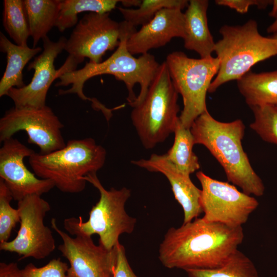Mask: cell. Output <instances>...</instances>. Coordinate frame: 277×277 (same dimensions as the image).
Listing matches in <instances>:
<instances>
[{
  "mask_svg": "<svg viewBox=\"0 0 277 277\" xmlns=\"http://www.w3.org/2000/svg\"><path fill=\"white\" fill-rule=\"evenodd\" d=\"M173 133V144L164 155L178 171L190 175L200 168L199 159L193 151L195 144L190 128L184 127L179 120Z\"/></svg>",
  "mask_w": 277,
  "mask_h": 277,
  "instance_id": "7402d4cb",
  "label": "cell"
},
{
  "mask_svg": "<svg viewBox=\"0 0 277 277\" xmlns=\"http://www.w3.org/2000/svg\"><path fill=\"white\" fill-rule=\"evenodd\" d=\"M117 0H61L55 27L62 32L77 24L78 14L83 12L109 13Z\"/></svg>",
  "mask_w": 277,
  "mask_h": 277,
  "instance_id": "603a6c76",
  "label": "cell"
},
{
  "mask_svg": "<svg viewBox=\"0 0 277 277\" xmlns=\"http://www.w3.org/2000/svg\"><path fill=\"white\" fill-rule=\"evenodd\" d=\"M84 179L98 190L100 199L89 211L87 221L84 222L81 216L66 218L64 227L72 235L97 234L99 244L111 250L119 242L121 234H130L134 230L136 220L129 215L125 209L131 190L126 187L106 189L96 173H90Z\"/></svg>",
  "mask_w": 277,
  "mask_h": 277,
  "instance_id": "52a82bcc",
  "label": "cell"
},
{
  "mask_svg": "<svg viewBox=\"0 0 277 277\" xmlns=\"http://www.w3.org/2000/svg\"><path fill=\"white\" fill-rule=\"evenodd\" d=\"M275 106L277 108V104L276 105H275Z\"/></svg>",
  "mask_w": 277,
  "mask_h": 277,
  "instance_id": "8d00e7d4",
  "label": "cell"
},
{
  "mask_svg": "<svg viewBox=\"0 0 277 277\" xmlns=\"http://www.w3.org/2000/svg\"><path fill=\"white\" fill-rule=\"evenodd\" d=\"M113 250L115 258L113 277H138L129 264L124 246L118 242Z\"/></svg>",
  "mask_w": 277,
  "mask_h": 277,
  "instance_id": "f546056e",
  "label": "cell"
},
{
  "mask_svg": "<svg viewBox=\"0 0 277 277\" xmlns=\"http://www.w3.org/2000/svg\"><path fill=\"white\" fill-rule=\"evenodd\" d=\"M215 3L220 6L228 7L241 13H246L251 6H256L259 9H264L270 4V0H216Z\"/></svg>",
  "mask_w": 277,
  "mask_h": 277,
  "instance_id": "4dcf8cb0",
  "label": "cell"
},
{
  "mask_svg": "<svg viewBox=\"0 0 277 277\" xmlns=\"http://www.w3.org/2000/svg\"><path fill=\"white\" fill-rule=\"evenodd\" d=\"M43 50L31 62L28 70H34L31 82L21 88H12L7 96L16 108H42L45 106L48 90L56 78L65 73L61 67L55 68L54 63L58 55L65 49L67 39L61 37L53 42L47 36L42 39Z\"/></svg>",
  "mask_w": 277,
  "mask_h": 277,
  "instance_id": "9a60e30c",
  "label": "cell"
},
{
  "mask_svg": "<svg viewBox=\"0 0 277 277\" xmlns=\"http://www.w3.org/2000/svg\"><path fill=\"white\" fill-rule=\"evenodd\" d=\"M142 2L141 0H121L120 2L122 4L123 6L127 8L132 6L138 7L141 5Z\"/></svg>",
  "mask_w": 277,
  "mask_h": 277,
  "instance_id": "d6a6232c",
  "label": "cell"
},
{
  "mask_svg": "<svg viewBox=\"0 0 277 277\" xmlns=\"http://www.w3.org/2000/svg\"><path fill=\"white\" fill-rule=\"evenodd\" d=\"M64 125L52 109L13 107L0 119V141L13 137L19 131L28 135L29 143L38 147L42 154H48L64 148L66 143L61 129Z\"/></svg>",
  "mask_w": 277,
  "mask_h": 277,
  "instance_id": "7c38bea8",
  "label": "cell"
},
{
  "mask_svg": "<svg viewBox=\"0 0 277 277\" xmlns=\"http://www.w3.org/2000/svg\"><path fill=\"white\" fill-rule=\"evenodd\" d=\"M245 127L241 120L222 122L205 111L190 127L195 144L204 146L222 166L229 182L248 195L262 196L265 186L242 146Z\"/></svg>",
  "mask_w": 277,
  "mask_h": 277,
  "instance_id": "3957f363",
  "label": "cell"
},
{
  "mask_svg": "<svg viewBox=\"0 0 277 277\" xmlns=\"http://www.w3.org/2000/svg\"><path fill=\"white\" fill-rule=\"evenodd\" d=\"M173 85L183 98L181 124L190 128L195 120L207 111L206 94L220 68L216 57L193 58L182 51L169 54L165 61Z\"/></svg>",
  "mask_w": 277,
  "mask_h": 277,
  "instance_id": "ba28073f",
  "label": "cell"
},
{
  "mask_svg": "<svg viewBox=\"0 0 277 277\" xmlns=\"http://www.w3.org/2000/svg\"><path fill=\"white\" fill-rule=\"evenodd\" d=\"M3 25L6 31L21 46H27L30 27L24 0L3 1Z\"/></svg>",
  "mask_w": 277,
  "mask_h": 277,
  "instance_id": "d4e9b609",
  "label": "cell"
},
{
  "mask_svg": "<svg viewBox=\"0 0 277 277\" xmlns=\"http://www.w3.org/2000/svg\"><path fill=\"white\" fill-rule=\"evenodd\" d=\"M196 176L201 185L200 204L207 222L241 227L259 206L253 196L240 191L234 185L220 181L199 171Z\"/></svg>",
  "mask_w": 277,
  "mask_h": 277,
  "instance_id": "8fae6325",
  "label": "cell"
},
{
  "mask_svg": "<svg viewBox=\"0 0 277 277\" xmlns=\"http://www.w3.org/2000/svg\"><path fill=\"white\" fill-rule=\"evenodd\" d=\"M272 37H275V38H277V33L273 34V35L272 36Z\"/></svg>",
  "mask_w": 277,
  "mask_h": 277,
  "instance_id": "d590c367",
  "label": "cell"
},
{
  "mask_svg": "<svg viewBox=\"0 0 277 277\" xmlns=\"http://www.w3.org/2000/svg\"><path fill=\"white\" fill-rule=\"evenodd\" d=\"M267 32L274 34L277 33V16L274 21L267 28Z\"/></svg>",
  "mask_w": 277,
  "mask_h": 277,
  "instance_id": "836d02e7",
  "label": "cell"
},
{
  "mask_svg": "<svg viewBox=\"0 0 277 277\" xmlns=\"http://www.w3.org/2000/svg\"><path fill=\"white\" fill-rule=\"evenodd\" d=\"M187 0H143L137 9L117 7L125 21L134 27L143 26L149 23L155 14L164 8H179L187 7Z\"/></svg>",
  "mask_w": 277,
  "mask_h": 277,
  "instance_id": "484cf974",
  "label": "cell"
},
{
  "mask_svg": "<svg viewBox=\"0 0 277 277\" xmlns=\"http://www.w3.org/2000/svg\"><path fill=\"white\" fill-rule=\"evenodd\" d=\"M0 50L6 53L7 57V66L0 81V97H2L7 95L12 88H21L26 85L23 80V70L29 61L42 49L13 44L0 32Z\"/></svg>",
  "mask_w": 277,
  "mask_h": 277,
  "instance_id": "d6986e66",
  "label": "cell"
},
{
  "mask_svg": "<svg viewBox=\"0 0 277 277\" xmlns=\"http://www.w3.org/2000/svg\"><path fill=\"white\" fill-rule=\"evenodd\" d=\"M12 200L9 190L0 179V243L8 241L12 230L21 221L18 209L10 204Z\"/></svg>",
  "mask_w": 277,
  "mask_h": 277,
  "instance_id": "83f0119b",
  "label": "cell"
},
{
  "mask_svg": "<svg viewBox=\"0 0 277 277\" xmlns=\"http://www.w3.org/2000/svg\"><path fill=\"white\" fill-rule=\"evenodd\" d=\"M131 163L150 172H160L168 180L175 200L184 212L183 224L197 218L203 212L200 199L201 189L191 181L190 175L178 171L164 154H152L149 159L132 161Z\"/></svg>",
  "mask_w": 277,
  "mask_h": 277,
  "instance_id": "e0dca14e",
  "label": "cell"
},
{
  "mask_svg": "<svg viewBox=\"0 0 277 277\" xmlns=\"http://www.w3.org/2000/svg\"><path fill=\"white\" fill-rule=\"evenodd\" d=\"M68 264L60 258L53 259L46 265L37 267L30 263L21 269L22 277H68Z\"/></svg>",
  "mask_w": 277,
  "mask_h": 277,
  "instance_id": "f1b7e54d",
  "label": "cell"
},
{
  "mask_svg": "<svg viewBox=\"0 0 277 277\" xmlns=\"http://www.w3.org/2000/svg\"><path fill=\"white\" fill-rule=\"evenodd\" d=\"M20 227L16 237L0 243V250L14 252L21 260L32 258L44 259L55 248V241L44 219L51 210L49 203L39 195H29L17 202Z\"/></svg>",
  "mask_w": 277,
  "mask_h": 277,
  "instance_id": "30bf717a",
  "label": "cell"
},
{
  "mask_svg": "<svg viewBox=\"0 0 277 277\" xmlns=\"http://www.w3.org/2000/svg\"><path fill=\"white\" fill-rule=\"evenodd\" d=\"M208 6L207 0H190L184 13V46L186 49L197 53L202 58L211 57L215 46L208 25Z\"/></svg>",
  "mask_w": 277,
  "mask_h": 277,
  "instance_id": "ac0fdd59",
  "label": "cell"
},
{
  "mask_svg": "<svg viewBox=\"0 0 277 277\" xmlns=\"http://www.w3.org/2000/svg\"><path fill=\"white\" fill-rule=\"evenodd\" d=\"M51 226L62 240L58 249L69 261L68 277H113V248L110 250L95 245L90 236L72 238L58 227L55 218L51 219Z\"/></svg>",
  "mask_w": 277,
  "mask_h": 277,
  "instance_id": "4fadbf2b",
  "label": "cell"
},
{
  "mask_svg": "<svg viewBox=\"0 0 277 277\" xmlns=\"http://www.w3.org/2000/svg\"><path fill=\"white\" fill-rule=\"evenodd\" d=\"M34 152L13 137L3 142L0 149V179L14 201L18 202L29 195L41 196L55 187L52 181L38 178L25 165V158Z\"/></svg>",
  "mask_w": 277,
  "mask_h": 277,
  "instance_id": "5bb4252c",
  "label": "cell"
},
{
  "mask_svg": "<svg viewBox=\"0 0 277 277\" xmlns=\"http://www.w3.org/2000/svg\"><path fill=\"white\" fill-rule=\"evenodd\" d=\"M106 158L105 148L87 137L69 140L64 148L48 154L35 152L29 163L38 177L52 181L63 192L78 193L86 187L84 177L96 173Z\"/></svg>",
  "mask_w": 277,
  "mask_h": 277,
  "instance_id": "277c9868",
  "label": "cell"
},
{
  "mask_svg": "<svg viewBox=\"0 0 277 277\" xmlns=\"http://www.w3.org/2000/svg\"><path fill=\"white\" fill-rule=\"evenodd\" d=\"M61 1L24 0L33 48L41 39L47 36L48 33L53 27H55Z\"/></svg>",
  "mask_w": 277,
  "mask_h": 277,
  "instance_id": "44dd1931",
  "label": "cell"
},
{
  "mask_svg": "<svg viewBox=\"0 0 277 277\" xmlns=\"http://www.w3.org/2000/svg\"><path fill=\"white\" fill-rule=\"evenodd\" d=\"M185 271L188 277H260L252 261L238 249L218 267Z\"/></svg>",
  "mask_w": 277,
  "mask_h": 277,
  "instance_id": "cb8c5ba5",
  "label": "cell"
},
{
  "mask_svg": "<svg viewBox=\"0 0 277 277\" xmlns=\"http://www.w3.org/2000/svg\"><path fill=\"white\" fill-rule=\"evenodd\" d=\"M236 82L249 107L277 104V70L260 73L250 71Z\"/></svg>",
  "mask_w": 277,
  "mask_h": 277,
  "instance_id": "ffe728a7",
  "label": "cell"
},
{
  "mask_svg": "<svg viewBox=\"0 0 277 277\" xmlns=\"http://www.w3.org/2000/svg\"><path fill=\"white\" fill-rule=\"evenodd\" d=\"M185 36L184 13L179 8H164L149 23L132 34L127 47L132 55L144 54L163 47L174 37Z\"/></svg>",
  "mask_w": 277,
  "mask_h": 277,
  "instance_id": "2e32d148",
  "label": "cell"
},
{
  "mask_svg": "<svg viewBox=\"0 0 277 277\" xmlns=\"http://www.w3.org/2000/svg\"><path fill=\"white\" fill-rule=\"evenodd\" d=\"M219 32L222 38L215 43L214 52L220 68L209 93H214L227 82L239 80L259 62L277 55V38L261 35L254 19L242 25H225Z\"/></svg>",
  "mask_w": 277,
  "mask_h": 277,
  "instance_id": "5b68a950",
  "label": "cell"
},
{
  "mask_svg": "<svg viewBox=\"0 0 277 277\" xmlns=\"http://www.w3.org/2000/svg\"><path fill=\"white\" fill-rule=\"evenodd\" d=\"M131 34H126L121 38L116 50L104 61L98 64L87 62L82 68L69 72L59 77L55 86H72L68 90H60L58 94H76L82 100L91 102L93 108L105 113L107 108L97 99L86 96L83 88L86 81L102 74L114 76L123 81L128 92L127 98L132 107L141 102L145 97L160 65L155 56L149 53L136 58L128 51V39Z\"/></svg>",
  "mask_w": 277,
  "mask_h": 277,
  "instance_id": "7a4b0ae2",
  "label": "cell"
},
{
  "mask_svg": "<svg viewBox=\"0 0 277 277\" xmlns=\"http://www.w3.org/2000/svg\"><path fill=\"white\" fill-rule=\"evenodd\" d=\"M272 8L269 13V15L271 17H276L277 16V0L272 1Z\"/></svg>",
  "mask_w": 277,
  "mask_h": 277,
  "instance_id": "e575fe53",
  "label": "cell"
},
{
  "mask_svg": "<svg viewBox=\"0 0 277 277\" xmlns=\"http://www.w3.org/2000/svg\"><path fill=\"white\" fill-rule=\"evenodd\" d=\"M254 121L250 127L263 141L277 145V108L266 105L250 107Z\"/></svg>",
  "mask_w": 277,
  "mask_h": 277,
  "instance_id": "4316f807",
  "label": "cell"
},
{
  "mask_svg": "<svg viewBox=\"0 0 277 277\" xmlns=\"http://www.w3.org/2000/svg\"><path fill=\"white\" fill-rule=\"evenodd\" d=\"M178 94L164 62L145 97L132 107L131 113L132 123L145 148H154L174 132L179 120Z\"/></svg>",
  "mask_w": 277,
  "mask_h": 277,
  "instance_id": "8992f818",
  "label": "cell"
},
{
  "mask_svg": "<svg viewBox=\"0 0 277 277\" xmlns=\"http://www.w3.org/2000/svg\"><path fill=\"white\" fill-rule=\"evenodd\" d=\"M136 31L125 21L118 23L111 19L109 13H87L67 41L64 49L68 53L66 60L75 69L86 57L91 63L98 64L106 52L119 46L124 35Z\"/></svg>",
  "mask_w": 277,
  "mask_h": 277,
  "instance_id": "9c48e42d",
  "label": "cell"
},
{
  "mask_svg": "<svg viewBox=\"0 0 277 277\" xmlns=\"http://www.w3.org/2000/svg\"><path fill=\"white\" fill-rule=\"evenodd\" d=\"M0 277H22L21 269L15 262H1Z\"/></svg>",
  "mask_w": 277,
  "mask_h": 277,
  "instance_id": "1f68e13d",
  "label": "cell"
},
{
  "mask_svg": "<svg viewBox=\"0 0 277 277\" xmlns=\"http://www.w3.org/2000/svg\"><path fill=\"white\" fill-rule=\"evenodd\" d=\"M242 226L207 222L202 217L170 228L159 248V259L169 269H212L224 264L244 239Z\"/></svg>",
  "mask_w": 277,
  "mask_h": 277,
  "instance_id": "6da1fadb",
  "label": "cell"
}]
</instances>
